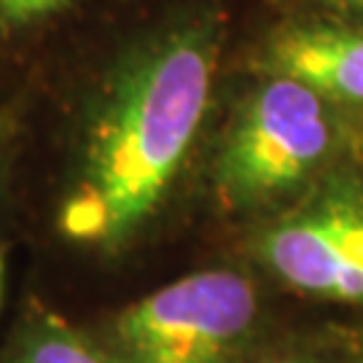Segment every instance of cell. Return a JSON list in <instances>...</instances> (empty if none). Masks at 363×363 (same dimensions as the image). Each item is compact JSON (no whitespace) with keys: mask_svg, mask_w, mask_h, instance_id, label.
Returning a JSON list of instances; mask_svg holds the SVG:
<instances>
[{"mask_svg":"<svg viewBox=\"0 0 363 363\" xmlns=\"http://www.w3.org/2000/svg\"><path fill=\"white\" fill-rule=\"evenodd\" d=\"M213 57L208 35L189 30L121 78L91 132L84 178L62 208L67 237L116 242L151 216L202 124Z\"/></svg>","mask_w":363,"mask_h":363,"instance_id":"1","label":"cell"},{"mask_svg":"<svg viewBox=\"0 0 363 363\" xmlns=\"http://www.w3.org/2000/svg\"><path fill=\"white\" fill-rule=\"evenodd\" d=\"M259 318L245 274L205 269L132 301L103 345L118 363H234Z\"/></svg>","mask_w":363,"mask_h":363,"instance_id":"2","label":"cell"},{"mask_svg":"<svg viewBox=\"0 0 363 363\" xmlns=\"http://www.w3.org/2000/svg\"><path fill=\"white\" fill-rule=\"evenodd\" d=\"M331 148L323 97L304 84L277 76L253 97L220 156L223 191L261 199L298 183Z\"/></svg>","mask_w":363,"mask_h":363,"instance_id":"3","label":"cell"},{"mask_svg":"<svg viewBox=\"0 0 363 363\" xmlns=\"http://www.w3.org/2000/svg\"><path fill=\"white\" fill-rule=\"evenodd\" d=\"M264 256L296 291L363 301V202L337 199L277 226Z\"/></svg>","mask_w":363,"mask_h":363,"instance_id":"4","label":"cell"},{"mask_svg":"<svg viewBox=\"0 0 363 363\" xmlns=\"http://www.w3.org/2000/svg\"><path fill=\"white\" fill-rule=\"evenodd\" d=\"M269 62L277 76L304 84L320 97L363 103V33L296 27L274 38Z\"/></svg>","mask_w":363,"mask_h":363,"instance_id":"5","label":"cell"},{"mask_svg":"<svg viewBox=\"0 0 363 363\" xmlns=\"http://www.w3.org/2000/svg\"><path fill=\"white\" fill-rule=\"evenodd\" d=\"M0 363H118L103 339L38 312L0 350Z\"/></svg>","mask_w":363,"mask_h":363,"instance_id":"6","label":"cell"},{"mask_svg":"<svg viewBox=\"0 0 363 363\" xmlns=\"http://www.w3.org/2000/svg\"><path fill=\"white\" fill-rule=\"evenodd\" d=\"M65 0H0V16L6 22H30L52 13Z\"/></svg>","mask_w":363,"mask_h":363,"instance_id":"7","label":"cell"},{"mask_svg":"<svg viewBox=\"0 0 363 363\" xmlns=\"http://www.w3.org/2000/svg\"><path fill=\"white\" fill-rule=\"evenodd\" d=\"M334 3H350V6H363V0H334Z\"/></svg>","mask_w":363,"mask_h":363,"instance_id":"8","label":"cell"},{"mask_svg":"<svg viewBox=\"0 0 363 363\" xmlns=\"http://www.w3.org/2000/svg\"><path fill=\"white\" fill-rule=\"evenodd\" d=\"M272 363H304V361H291V358H283V361H272Z\"/></svg>","mask_w":363,"mask_h":363,"instance_id":"9","label":"cell"},{"mask_svg":"<svg viewBox=\"0 0 363 363\" xmlns=\"http://www.w3.org/2000/svg\"><path fill=\"white\" fill-rule=\"evenodd\" d=\"M0 291H3V264H0Z\"/></svg>","mask_w":363,"mask_h":363,"instance_id":"10","label":"cell"}]
</instances>
